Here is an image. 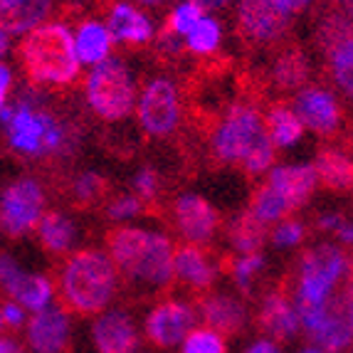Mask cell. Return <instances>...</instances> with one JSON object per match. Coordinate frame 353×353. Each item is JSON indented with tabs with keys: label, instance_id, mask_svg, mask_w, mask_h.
I'll return each mask as SVG.
<instances>
[{
	"label": "cell",
	"instance_id": "1",
	"mask_svg": "<svg viewBox=\"0 0 353 353\" xmlns=\"http://www.w3.org/2000/svg\"><path fill=\"white\" fill-rule=\"evenodd\" d=\"M259 97L248 94L223 114L205 119L203 131L210 136V159L215 165H240L250 178L265 173L274 161V141L259 112Z\"/></svg>",
	"mask_w": 353,
	"mask_h": 353
},
{
	"label": "cell",
	"instance_id": "2",
	"mask_svg": "<svg viewBox=\"0 0 353 353\" xmlns=\"http://www.w3.org/2000/svg\"><path fill=\"white\" fill-rule=\"evenodd\" d=\"M104 242L119 277L129 287L163 292L176 282V248L161 232L114 225L106 230Z\"/></svg>",
	"mask_w": 353,
	"mask_h": 353
},
{
	"label": "cell",
	"instance_id": "3",
	"mask_svg": "<svg viewBox=\"0 0 353 353\" xmlns=\"http://www.w3.org/2000/svg\"><path fill=\"white\" fill-rule=\"evenodd\" d=\"M59 304L77 316L104 314L119 292V270L109 252L77 250L62 259L54 279Z\"/></svg>",
	"mask_w": 353,
	"mask_h": 353
},
{
	"label": "cell",
	"instance_id": "4",
	"mask_svg": "<svg viewBox=\"0 0 353 353\" xmlns=\"http://www.w3.org/2000/svg\"><path fill=\"white\" fill-rule=\"evenodd\" d=\"M351 274L353 254H348L339 245L324 242V245L301 252L294 267V277L282 282V287L294 299L301 326H306L324 312L326 304L348 282Z\"/></svg>",
	"mask_w": 353,
	"mask_h": 353
},
{
	"label": "cell",
	"instance_id": "5",
	"mask_svg": "<svg viewBox=\"0 0 353 353\" xmlns=\"http://www.w3.org/2000/svg\"><path fill=\"white\" fill-rule=\"evenodd\" d=\"M18 59L32 84L65 87L79 74V54L70 30L59 23H48L30 30L18 45Z\"/></svg>",
	"mask_w": 353,
	"mask_h": 353
},
{
	"label": "cell",
	"instance_id": "6",
	"mask_svg": "<svg viewBox=\"0 0 353 353\" xmlns=\"http://www.w3.org/2000/svg\"><path fill=\"white\" fill-rule=\"evenodd\" d=\"M136 89L121 59H106L92 70L87 79V101L104 121H121L131 114Z\"/></svg>",
	"mask_w": 353,
	"mask_h": 353
},
{
	"label": "cell",
	"instance_id": "7",
	"mask_svg": "<svg viewBox=\"0 0 353 353\" xmlns=\"http://www.w3.org/2000/svg\"><path fill=\"white\" fill-rule=\"evenodd\" d=\"M139 121L151 139H168L181 129V92L171 79H153L146 84L139 101Z\"/></svg>",
	"mask_w": 353,
	"mask_h": 353
},
{
	"label": "cell",
	"instance_id": "8",
	"mask_svg": "<svg viewBox=\"0 0 353 353\" xmlns=\"http://www.w3.org/2000/svg\"><path fill=\"white\" fill-rule=\"evenodd\" d=\"M42 208H45V193L35 178H20L3 190L0 203V223L8 237H23L30 230L40 225Z\"/></svg>",
	"mask_w": 353,
	"mask_h": 353
},
{
	"label": "cell",
	"instance_id": "9",
	"mask_svg": "<svg viewBox=\"0 0 353 353\" xmlns=\"http://www.w3.org/2000/svg\"><path fill=\"white\" fill-rule=\"evenodd\" d=\"M289 12L277 0H240L237 8V35L248 48H270L284 37Z\"/></svg>",
	"mask_w": 353,
	"mask_h": 353
},
{
	"label": "cell",
	"instance_id": "10",
	"mask_svg": "<svg viewBox=\"0 0 353 353\" xmlns=\"http://www.w3.org/2000/svg\"><path fill=\"white\" fill-rule=\"evenodd\" d=\"M198 319H201L198 306L178 299H163L148 312L143 334L151 346L168 351V348L183 346V341L198 324Z\"/></svg>",
	"mask_w": 353,
	"mask_h": 353
},
{
	"label": "cell",
	"instance_id": "11",
	"mask_svg": "<svg viewBox=\"0 0 353 353\" xmlns=\"http://www.w3.org/2000/svg\"><path fill=\"white\" fill-rule=\"evenodd\" d=\"M25 343L30 353H70L72 321L62 304L32 314L25 326Z\"/></svg>",
	"mask_w": 353,
	"mask_h": 353
},
{
	"label": "cell",
	"instance_id": "12",
	"mask_svg": "<svg viewBox=\"0 0 353 353\" xmlns=\"http://www.w3.org/2000/svg\"><path fill=\"white\" fill-rule=\"evenodd\" d=\"M0 279H3V289H6L8 299H15L18 304H23L25 309L32 314L48 309L50 301H52V294H54L52 279L23 272L10 254H3V262H0Z\"/></svg>",
	"mask_w": 353,
	"mask_h": 353
},
{
	"label": "cell",
	"instance_id": "13",
	"mask_svg": "<svg viewBox=\"0 0 353 353\" xmlns=\"http://www.w3.org/2000/svg\"><path fill=\"white\" fill-rule=\"evenodd\" d=\"M171 225L181 232L185 242L208 245L220 230V212L201 195H181L173 203Z\"/></svg>",
	"mask_w": 353,
	"mask_h": 353
},
{
	"label": "cell",
	"instance_id": "14",
	"mask_svg": "<svg viewBox=\"0 0 353 353\" xmlns=\"http://www.w3.org/2000/svg\"><path fill=\"white\" fill-rule=\"evenodd\" d=\"M254 324L262 334H267L272 341H289L294 339L296 331L301 326L299 312H296V304L292 299L287 289H272L270 294L262 296L257 309V316H254Z\"/></svg>",
	"mask_w": 353,
	"mask_h": 353
},
{
	"label": "cell",
	"instance_id": "15",
	"mask_svg": "<svg viewBox=\"0 0 353 353\" xmlns=\"http://www.w3.org/2000/svg\"><path fill=\"white\" fill-rule=\"evenodd\" d=\"M92 343L97 353H136L141 339L126 309H106L92 326Z\"/></svg>",
	"mask_w": 353,
	"mask_h": 353
},
{
	"label": "cell",
	"instance_id": "16",
	"mask_svg": "<svg viewBox=\"0 0 353 353\" xmlns=\"http://www.w3.org/2000/svg\"><path fill=\"white\" fill-rule=\"evenodd\" d=\"M220 267L212 262L205 245L183 242L176 248V282L193 294H210L212 284L218 279Z\"/></svg>",
	"mask_w": 353,
	"mask_h": 353
},
{
	"label": "cell",
	"instance_id": "17",
	"mask_svg": "<svg viewBox=\"0 0 353 353\" xmlns=\"http://www.w3.org/2000/svg\"><path fill=\"white\" fill-rule=\"evenodd\" d=\"M296 114L312 131L321 136H331L341 126V109L339 101L319 87H306L296 94Z\"/></svg>",
	"mask_w": 353,
	"mask_h": 353
},
{
	"label": "cell",
	"instance_id": "18",
	"mask_svg": "<svg viewBox=\"0 0 353 353\" xmlns=\"http://www.w3.org/2000/svg\"><path fill=\"white\" fill-rule=\"evenodd\" d=\"M198 314L203 324L223 336L240 334L248 324V309L240 299L230 294H203L198 296Z\"/></svg>",
	"mask_w": 353,
	"mask_h": 353
},
{
	"label": "cell",
	"instance_id": "19",
	"mask_svg": "<svg viewBox=\"0 0 353 353\" xmlns=\"http://www.w3.org/2000/svg\"><path fill=\"white\" fill-rule=\"evenodd\" d=\"M267 183L282 195L284 201H287L289 210L294 212L296 208H301L312 198L319 176L314 165H282V168H274L270 173Z\"/></svg>",
	"mask_w": 353,
	"mask_h": 353
},
{
	"label": "cell",
	"instance_id": "20",
	"mask_svg": "<svg viewBox=\"0 0 353 353\" xmlns=\"http://www.w3.org/2000/svg\"><path fill=\"white\" fill-rule=\"evenodd\" d=\"M8 141L12 151L23 156H42V143H45V124H42L40 109L35 106H15V117L8 124Z\"/></svg>",
	"mask_w": 353,
	"mask_h": 353
},
{
	"label": "cell",
	"instance_id": "21",
	"mask_svg": "<svg viewBox=\"0 0 353 353\" xmlns=\"http://www.w3.org/2000/svg\"><path fill=\"white\" fill-rule=\"evenodd\" d=\"M306 77H309V65L306 57L296 45H284L282 50H277L274 59L270 67V84L282 94H289L294 89L304 87Z\"/></svg>",
	"mask_w": 353,
	"mask_h": 353
},
{
	"label": "cell",
	"instance_id": "22",
	"mask_svg": "<svg viewBox=\"0 0 353 353\" xmlns=\"http://www.w3.org/2000/svg\"><path fill=\"white\" fill-rule=\"evenodd\" d=\"M106 28L114 40L129 42V45H143L153 37V25L148 23L146 15L126 3H119L109 10Z\"/></svg>",
	"mask_w": 353,
	"mask_h": 353
},
{
	"label": "cell",
	"instance_id": "23",
	"mask_svg": "<svg viewBox=\"0 0 353 353\" xmlns=\"http://www.w3.org/2000/svg\"><path fill=\"white\" fill-rule=\"evenodd\" d=\"M316 176L319 183L329 190L351 193L353 190V159L339 148H321L316 156Z\"/></svg>",
	"mask_w": 353,
	"mask_h": 353
},
{
	"label": "cell",
	"instance_id": "24",
	"mask_svg": "<svg viewBox=\"0 0 353 353\" xmlns=\"http://www.w3.org/2000/svg\"><path fill=\"white\" fill-rule=\"evenodd\" d=\"M265 124L277 148L292 146V143H296L301 136H304V121H301L299 114L289 104H284V101H274V104L267 106Z\"/></svg>",
	"mask_w": 353,
	"mask_h": 353
},
{
	"label": "cell",
	"instance_id": "25",
	"mask_svg": "<svg viewBox=\"0 0 353 353\" xmlns=\"http://www.w3.org/2000/svg\"><path fill=\"white\" fill-rule=\"evenodd\" d=\"M37 237H40L45 252H50L52 257H62L70 252L72 242H74V225L65 212L50 210L37 225Z\"/></svg>",
	"mask_w": 353,
	"mask_h": 353
},
{
	"label": "cell",
	"instance_id": "26",
	"mask_svg": "<svg viewBox=\"0 0 353 353\" xmlns=\"http://www.w3.org/2000/svg\"><path fill=\"white\" fill-rule=\"evenodd\" d=\"M77 54L87 65H101L109 59L112 50V32L97 20H87L77 30Z\"/></svg>",
	"mask_w": 353,
	"mask_h": 353
},
{
	"label": "cell",
	"instance_id": "27",
	"mask_svg": "<svg viewBox=\"0 0 353 353\" xmlns=\"http://www.w3.org/2000/svg\"><path fill=\"white\" fill-rule=\"evenodd\" d=\"M267 235H270V232H267V225L259 223L250 210L240 212L228 228L230 245L240 254H259L262 245L267 242Z\"/></svg>",
	"mask_w": 353,
	"mask_h": 353
},
{
	"label": "cell",
	"instance_id": "28",
	"mask_svg": "<svg viewBox=\"0 0 353 353\" xmlns=\"http://www.w3.org/2000/svg\"><path fill=\"white\" fill-rule=\"evenodd\" d=\"M62 193H65V198L70 201L72 208H77V210H89V208H94V205H99L101 201H106L109 183H106V178H101L99 173H82V176L67 181Z\"/></svg>",
	"mask_w": 353,
	"mask_h": 353
},
{
	"label": "cell",
	"instance_id": "29",
	"mask_svg": "<svg viewBox=\"0 0 353 353\" xmlns=\"http://www.w3.org/2000/svg\"><path fill=\"white\" fill-rule=\"evenodd\" d=\"M52 10V0H25L23 6L3 12V32L6 35H28L30 30L40 28V23Z\"/></svg>",
	"mask_w": 353,
	"mask_h": 353
},
{
	"label": "cell",
	"instance_id": "30",
	"mask_svg": "<svg viewBox=\"0 0 353 353\" xmlns=\"http://www.w3.org/2000/svg\"><path fill=\"white\" fill-rule=\"evenodd\" d=\"M248 210L252 212L259 223H265V225L282 223V220H287V212H292L287 205V201H284L277 190L272 188L270 183H262V185L254 188Z\"/></svg>",
	"mask_w": 353,
	"mask_h": 353
},
{
	"label": "cell",
	"instance_id": "31",
	"mask_svg": "<svg viewBox=\"0 0 353 353\" xmlns=\"http://www.w3.org/2000/svg\"><path fill=\"white\" fill-rule=\"evenodd\" d=\"M353 37V20L346 18L343 12H331L326 15L321 23H319L316 30V45L321 48V52L326 57L336 52V50L341 48L343 42H348Z\"/></svg>",
	"mask_w": 353,
	"mask_h": 353
},
{
	"label": "cell",
	"instance_id": "32",
	"mask_svg": "<svg viewBox=\"0 0 353 353\" xmlns=\"http://www.w3.org/2000/svg\"><path fill=\"white\" fill-rule=\"evenodd\" d=\"M220 267L232 274V279H235V284L242 292H250L252 282L257 279L262 267H265V257L262 254H240V257H232V259L223 257L220 259Z\"/></svg>",
	"mask_w": 353,
	"mask_h": 353
},
{
	"label": "cell",
	"instance_id": "33",
	"mask_svg": "<svg viewBox=\"0 0 353 353\" xmlns=\"http://www.w3.org/2000/svg\"><path fill=\"white\" fill-rule=\"evenodd\" d=\"M329 72L341 94L353 101V37L329 57Z\"/></svg>",
	"mask_w": 353,
	"mask_h": 353
},
{
	"label": "cell",
	"instance_id": "34",
	"mask_svg": "<svg viewBox=\"0 0 353 353\" xmlns=\"http://www.w3.org/2000/svg\"><path fill=\"white\" fill-rule=\"evenodd\" d=\"M220 45V25L212 18H203L185 37V48L195 54H212Z\"/></svg>",
	"mask_w": 353,
	"mask_h": 353
},
{
	"label": "cell",
	"instance_id": "35",
	"mask_svg": "<svg viewBox=\"0 0 353 353\" xmlns=\"http://www.w3.org/2000/svg\"><path fill=\"white\" fill-rule=\"evenodd\" d=\"M203 18H205V15H203L201 8L193 6V3H183V6H178L176 10L168 15L163 30H161V35H176V37L185 35L188 37L190 32H193V28L201 23Z\"/></svg>",
	"mask_w": 353,
	"mask_h": 353
},
{
	"label": "cell",
	"instance_id": "36",
	"mask_svg": "<svg viewBox=\"0 0 353 353\" xmlns=\"http://www.w3.org/2000/svg\"><path fill=\"white\" fill-rule=\"evenodd\" d=\"M181 353H228V346H225L223 334H218L210 326H201L188 334V339L181 346Z\"/></svg>",
	"mask_w": 353,
	"mask_h": 353
},
{
	"label": "cell",
	"instance_id": "37",
	"mask_svg": "<svg viewBox=\"0 0 353 353\" xmlns=\"http://www.w3.org/2000/svg\"><path fill=\"white\" fill-rule=\"evenodd\" d=\"M134 193L141 198L146 212H161V178L153 168H141L134 178Z\"/></svg>",
	"mask_w": 353,
	"mask_h": 353
},
{
	"label": "cell",
	"instance_id": "38",
	"mask_svg": "<svg viewBox=\"0 0 353 353\" xmlns=\"http://www.w3.org/2000/svg\"><path fill=\"white\" fill-rule=\"evenodd\" d=\"M146 212V205L141 203L139 195H117L112 201L106 203V218L109 220H126V218H136Z\"/></svg>",
	"mask_w": 353,
	"mask_h": 353
},
{
	"label": "cell",
	"instance_id": "39",
	"mask_svg": "<svg viewBox=\"0 0 353 353\" xmlns=\"http://www.w3.org/2000/svg\"><path fill=\"white\" fill-rule=\"evenodd\" d=\"M304 237H306L304 225H301L299 220H292V218L282 220L277 228L272 230V242H274L277 248H282V250L294 248V245H299Z\"/></svg>",
	"mask_w": 353,
	"mask_h": 353
},
{
	"label": "cell",
	"instance_id": "40",
	"mask_svg": "<svg viewBox=\"0 0 353 353\" xmlns=\"http://www.w3.org/2000/svg\"><path fill=\"white\" fill-rule=\"evenodd\" d=\"M25 309L23 304H18L15 299H6L3 301V309H0V321H3V329H6V334H15L18 329H23V326H28V321H25Z\"/></svg>",
	"mask_w": 353,
	"mask_h": 353
},
{
	"label": "cell",
	"instance_id": "41",
	"mask_svg": "<svg viewBox=\"0 0 353 353\" xmlns=\"http://www.w3.org/2000/svg\"><path fill=\"white\" fill-rule=\"evenodd\" d=\"M245 353H282V348H279L277 341H272V339H262V341H254Z\"/></svg>",
	"mask_w": 353,
	"mask_h": 353
},
{
	"label": "cell",
	"instance_id": "42",
	"mask_svg": "<svg viewBox=\"0 0 353 353\" xmlns=\"http://www.w3.org/2000/svg\"><path fill=\"white\" fill-rule=\"evenodd\" d=\"M0 353H28V351H25V346L15 339V336L6 334L3 336V341H0Z\"/></svg>",
	"mask_w": 353,
	"mask_h": 353
},
{
	"label": "cell",
	"instance_id": "43",
	"mask_svg": "<svg viewBox=\"0 0 353 353\" xmlns=\"http://www.w3.org/2000/svg\"><path fill=\"white\" fill-rule=\"evenodd\" d=\"M10 82H12L10 67L3 65V70H0V94H3V104H8V97H10Z\"/></svg>",
	"mask_w": 353,
	"mask_h": 353
},
{
	"label": "cell",
	"instance_id": "44",
	"mask_svg": "<svg viewBox=\"0 0 353 353\" xmlns=\"http://www.w3.org/2000/svg\"><path fill=\"white\" fill-rule=\"evenodd\" d=\"M188 3H193V6H198L203 12H205V10H218V8H225L230 0H188Z\"/></svg>",
	"mask_w": 353,
	"mask_h": 353
},
{
	"label": "cell",
	"instance_id": "45",
	"mask_svg": "<svg viewBox=\"0 0 353 353\" xmlns=\"http://www.w3.org/2000/svg\"><path fill=\"white\" fill-rule=\"evenodd\" d=\"M336 8H339L346 18L353 20V0H336Z\"/></svg>",
	"mask_w": 353,
	"mask_h": 353
},
{
	"label": "cell",
	"instance_id": "46",
	"mask_svg": "<svg viewBox=\"0 0 353 353\" xmlns=\"http://www.w3.org/2000/svg\"><path fill=\"white\" fill-rule=\"evenodd\" d=\"M23 3H25V0H0V10L8 12V10H12V8L23 6Z\"/></svg>",
	"mask_w": 353,
	"mask_h": 353
},
{
	"label": "cell",
	"instance_id": "47",
	"mask_svg": "<svg viewBox=\"0 0 353 353\" xmlns=\"http://www.w3.org/2000/svg\"><path fill=\"white\" fill-rule=\"evenodd\" d=\"M339 237H341L343 242H348V245H353V225H348V228L343 230V232Z\"/></svg>",
	"mask_w": 353,
	"mask_h": 353
},
{
	"label": "cell",
	"instance_id": "48",
	"mask_svg": "<svg viewBox=\"0 0 353 353\" xmlns=\"http://www.w3.org/2000/svg\"><path fill=\"white\" fill-rule=\"evenodd\" d=\"M299 353H331V351H326V348H319V346H312V348H304V351H299Z\"/></svg>",
	"mask_w": 353,
	"mask_h": 353
},
{
	"label": "cell",
	"instance_id": "49",
	"mask_svg": "<svg viewBox=\"0 0 353 353\" xmlns=\"http://www.w3.org/2000/svg\"><path fill=\"white\" fill-rule=\"evenodd\" d=\"M92 3H97L99 8H109L114 3V0H92Z\"/></svg>",
	"mask_w": 353,
	"mask_h": 353
},
{
	"label": "cell",
	"instance_id": "50",
	"mask_svg": "<svg viewBox=\"0 0 353 353\" xmlns=\"http://www.w3.org/2000/svg\"><path fill=\"white\" fill-rule=\"evenodd\" d=\"M141 3H143V6H159L161 0H141Z\"/></svg>",
	"mask_w": 353,
	"mask_h": 353
}]
</instances>
